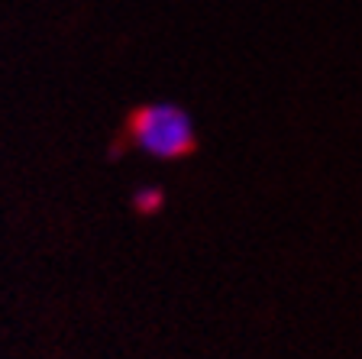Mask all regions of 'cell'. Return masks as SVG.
Listing matches in <instances>:
<instances>
[{"label":"cell","instance_id":"cell-1","mask_svg":"<svg viewBox=\"0 0 362 359\" xmlns=\"http://www.w3.org/2000/svg\"><path fill=\"white\" fill-rule=\"evenodd\" d=\"M129 142L139 152L162 162L191 156L197 142L194 117L185 107L172 104V101H158V104H143L129 113Z\"/></svg>","mask_w":362,"mask_h":359},{"label":"cell","instance_id":"cell-2","mask_svg":"<svg viewBox=\"0 0 362 359\" xmlns=\"http://www.w3.org/2000/svg\"><path fill=\"white\" fill-rule=\"evenodd\" d=\"M162 204V191H139L136 195V207L139 210H158Z\"/></svg>","mask_w":362,"mask_h":359}]
</instances>
